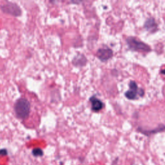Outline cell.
<instances>
[{
  "label": "cell",
  "mask_w": 165,
  "mask_h": 165,
  "mask_svg": "<svg viewBox=\"0 0 165 165\" xmlns=\"http://www.w3.org/2000/svg\"><path fill=\"white\" fill-rule=\"evenodd\" d=\"M32 154L33 156H34L35 157H42L43 156V151L39 148H35L32 150Z\"/></svg>",
  "instance_id": "7"
},
{
  "label": "cell",
  "mask_w": 165,
  "mask_h": 165,
  "mask_svg": "<svg viewBox=\"0 0 165 165\" xmlns=\"http://www.w3.org/2000/svg\"><path fill=\"white\" fill-rule=\"evenodd\" d=\"M2 11L6 14H11L14 16H19L21 14V11L19 6L13 3H8L3 5L1 7Z\"/></svg>",
  "instance_id": "3"
},
{
  "label": "cell",
  "mask_w": 165,
  "mask_h": 165,
  "mask_svg": "<svg viewBox=\"0 0 165 165\" xmlns=\"http://www.w3.org/2000/svg\"><path fill=\"white\" fill-rule=\"evenodd\" d=\"M129 86H130V88L131 90L133 91H135L136 92H137V94H138V90H139V89H138V88H137V85L136 82L131 81L129 84Z\"/></svg>",
  "instance_id": "9"
},
{
  "label": "cell",
  "mask_w": 165,
  "mask_h": 165,
  "mask_svg": "<svg viewBox=\"0 0 165 165\" xmlns=\"http://www.w3.org/2000/svg\"><path fill=\"white\" fill-rule=\"evenodd\" d=\"M126 43L129 48L135 51H141L148 52L150 50V46L142 41H139L133 37H129L126 39Z\"/></svg>",
  "instance_id": "2"
},
{
  "label": "cell",
  "mask_w": 165,
  "mask_h": 165,
  "mask_svg": "<svg viewBox=\"0 0 165 165\" xmlns=\"http://www.w3.org/2000/svg\"><path fill=\"white\" fill-rule=\"evenodd\" d=\"M8 152L7 150L6 149H1L0 150V156H6L7 155Z\"/></svg>",
  "instance_id": "10"
},
{
  "label": "cell",
  "mask_w": 165,
  "mask_h": 165,
  "mask_svg": "<svg viewBox=\"0 0 165 165\" xmlns=\"http://www.w3.org/2000/svg\"><path fill=\"white\" fill-rule=\"evenodd\" d=\"M137 94V93L135 91L130 90L127 91V92L125 93V96L129 99H134L136 97Z\"/></svg>",
  "instance_id": "8"
},
{
  "label": "cell",
  "mask_w": 165,
  "mask_h": 165,
  "mask_svg": "<svg viewBox=\"0 0 165 165\" xmlns=\"http://www.w3.org/2000/svg\"><path fill=\"white\" fill-rule=\"evenodd\" d=\"M113 56V52L108 47H103L99 49L97 52V56L102 61H106L112 58Z\"/></svg>",
  "instance_id": "4"
},
{
  "label": "cell",
  "mask_w": 165,
  "mask_h": 165,
  "mask_svg": "<svg viewBox=\"0 0 165 165\" xmlns=\"http://www.w3.org/2000/svg\"><path fill=\"white\" fill-rule=\"evenodd\" d=\"M14 111L19 119L27 118L30 112V103L25 98H20L14 104Z\"/></svg>",
  "instance_id": "1"
},
{
  "label": "cell",
  "mask_w": 165,
  "mask_h": 165,
  "mask_svg": "<svg viewBox=\"0 0 165 165\" xmlns=\"http://www.w3.org/2000/svg\"><path fill=\"white\" fill-rule=\"evenodd\" d=\"M161 74H165V69L163 70H161Z\"/></svg>",
  "instance_id": "11"
},
{
  "label": "cell",
  "mask_w": 165,
  "mask_h": 165,
  "mask_svg": "<svg viewBox=\"0 0 165 165\" xmlns=\"http://www.w3.org/2000/svg\"><path fill=\"white\" fill-rule=\"evenodd\" d=\"M144 27H145L146 30H149L150 32H154L157 29V25L156 24V21H155L154 19L150 18L146 20L145 24H144Z\"/></svg>",
  "instance_id": "6"
},
{
  "label": "cell",
  "mask_w": 165,
  "mask_h": 165,
  "mask_svg": "<svg viewBox=\"0 0 165 165\" xmlns=\"http://www.w3.org/2000/svg\"><path fill=\"white\" fill-rule=\"evenodd\" d=\"M92 106V110L94 112H98L101 110L103 107V103L101 101L96 98L95 97H92L90 99Z\"/></svg>",
  "instance_id": "5"
}]
</instances>
